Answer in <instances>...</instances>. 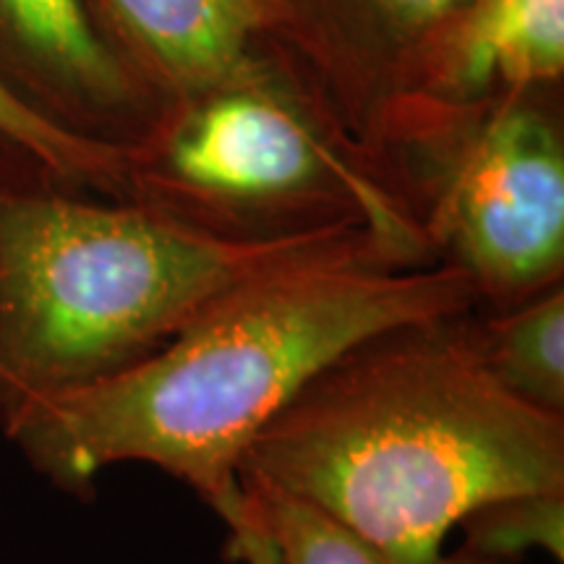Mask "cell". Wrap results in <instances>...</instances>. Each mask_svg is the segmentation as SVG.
Returning <instances> with one entry per match:
<instances>
[{
	"label": "cell",
	"instance_id": "11",
	"mask_svg": "<svg viewBox=\"0 0 564 564\" xmlns=\"http://www.w3.org/2000/svg\"><path fill=\"white\" fill-rule=\"evenodd\" d=\"M0 144L19 152L53 183L102 199H121L126 152L55 129L0 87Z\"/></svg>",
	"mask_w": 564,
	"mask_h": 564
},
{
	"label": "cell",
	"instance_id": "7",
	"mask_svg": "<svg viewBox=\"0 0 564 564\" xmlns=\"http://www.w3.org/2000/svg\"><path fill=\"white\" fill-rule=\"evenodd\" d=\"M84 6L105 45L160 112L238 84L306 87L264 0H84Z\"/></svg>",
	"mask_w": 564,
	"mask_h": 564
},
{
	"label": "cell",
	"instance_id": "3",
	"mask_svg": "<svg viewBox=\"0 0 564 564\" xmlns=\"http://www.w3.org/2000/svg\"><path fill=\"white\" fill-rule=\"evenodd\" d=\"M358 230L236 241L19 162L0 173V421L129 371L232 288Z\"/></svg>",
	"mask_w": 564,
	"mask_h": 564
},
{
	"label": "cell",
	"instance_id": "10",
	"mask_svg": "<svg viewBox=\"0 0 564 564\" xmlns=\"http://www.w3.org/2000/svg\"><path fill=\"white\" fill-rule=\"evenodd\" d=\"M484 364L512 398L564 419V288L554 285L518 306L476 308Z\"/></svg>",
	"mask_w": 564,
	"mask_h": 564
},
{
	"label": "cell",
	"instance_id": "2",
	"mask_svg": "<svg viewBox=\"0 0 564 564\" xmlns=\"http://www.w3.org/2000/svg\"><path fill=\"white\" fill-rule=\"evenodd\" d=\"M299 497L379 564H476L444 552L476 507L564 491V419L484 364L476 308L356 343L253 436L238 484Z\"/></svg>",
	"mask_w": 564,
	"mask_h": 564
},
{
	"label": "cell",
	"instance_id": "9",
	"mask_svg": "<svg viewBox=\"0 0 564 564\" xmlns=\"http://www.w3.org/2000/svg\"><path fill=\"white\" fill-rule=\"evenodd\" d=\"M564 0H470L390 162L436 126L528 91L562 89Z\"/></svg>",
	"mask_w": 564,
	"mask_h": 564
},
{
	"label": "cell",
	"instance_id": "4",
	"mask_svg": "<svg viewBox=\"0 0 564 564\" xmlns=\"http://www.w3.org/2000/svg\"><path fill=\"white\" fill-rule=\"evenodd\" d=\"M126 152L121 202L236 241L364 228L436 264L419 215L301 84H238L162 110Z\"/></svg>",
	"mask_w": 564,
	"mask_h": 564
},
{
	"label": "cell",
	"instance_id": "6",
	"mask_svg": "<svg viewBox=\"0 0 564 564\" xmlns=\"http://www.w3.org/2000/svg\"><path fill=\"white\" fill-rule=\"evenodd\" d=\"M468 3L264 0L306 87L384 173L411 131L436 55Z\"/></svg>",
	"mask_w": 564,
	"mask_h": 564
},
{
	"label": "cell",
	"instance_id": "13",
	"mask_svg": "<svg viewBox=\"0 0 564 564\" xmlns=\"http://www.w3.org/2000/svg\"><path fill=\"white\" fill-rule=\"evenodd\" d=\"M238 486V512L270 539L280 564H379L356 535L303 499L259 481Z\"/></svg>",
	"mask_w": 564,
	"mask_h": 564
},
{
	"label": "cell",
	"instance_id": "14",
	"mask_svg": "<svg viewBox=\"0 0 564 564\" xmlns=\"http://www.w3.org/2000/svg\"><path fill=\"white\" fill-rule=\"evenodd\" d=\"M230 528V554L232 560L243 564H280L278 552L270 544V539L259 531L257 525L246 518L243 512H236L228 520Z\"/></svg>",
	"mask_w": 564,
	"mask_h": 564
},
{
	"label": "cell",
	"instance_id": "5",
	"mask_svg": "<svg viewBox=\"0 0 564 564\" xmlns=\"http://www.w3.org/2000/svg\"><path fill=\"white\" fill-rule=\"evenodd\" d=\"M392 178L434 262L470 280L499 312L562 285V89L497 100L436 126L392 160Z\"/></svg>",
	"mask_w": 564,
	"mask_h": 564
},
{
	"label": "cell",
	"instance_id": "15",
	"mask_svg": "<svg viewBox=\"0 0 564 564\" xmlns=\"http://www.w3.org/2000/svg\"><path fill=\"white\" fill-rule=\"evenodd\" d=\"M21 160H26V158H21L19 152L6 150V147L0 144V173H6L11 165H17V162H21ZM26 162H30V160H26Z\"/></svg>",
	"mask_w": 564,
	"mask_h": 564
},
{
	"label": "cell",
	"instance_id": "8",
	"mask_svg": "<svg viewBox=\"0 0 564 564\" xmlns=\"http://www.w3.org/2000/svg\"><path fill=\"white\" fill-rule=\"evenodd\" d=\"M0 87L70 137L131 150L160 118L84 0H0Z\"/></svg>",
	"mask_w": 564,
	"mask_h": 564
},
{
	"label": "cell",
	"instance_id": "1",
	"mask_svg": "<svg viewBox=\"0 0 564 564\" xmlns=\"http://www.w3.org/2000/svg\"><path fill=\"white\" fill-rule=\"evenodd\" d=\"M478 308L449 264H408L369 230L232 288L129 371L3 421L34 468L89 497L118 463L178 478L225 520L238 463L308 379L366 337Z\"/></svg>",
	"mask_w": 564,
	"mask_h": 564
},
{
	"label": "cell",
	"instance_id": "12",
	"mask_svg": "<svg viewBox=\"0 0 564 564\" xmlns=\"http://www.w3.org/2000/svg\"><path fill=\"white\" fill-rule=\"evenodd\" d=\"M457 556L476 564H514L528 552L564 560V491L514 494L476 507L460 520Z\"/></svg>",
	"mask_w": 564,
	"mask_h": 564
}]
</instances>
